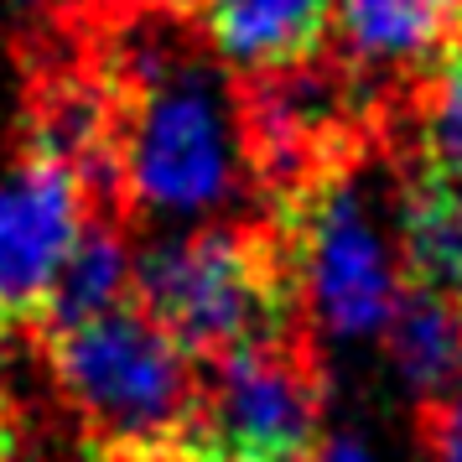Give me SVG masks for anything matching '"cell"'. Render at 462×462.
I'll list each match as a JSON object with an SVG mask.
<instances>
[{"label": "cell", "instance_id": "cell-1", "mask_svg": "<svg viewBox=\"0 0 462 462\" xmlns=\"http://www.w3.org/2000/svg\"><path fill=\"white\" fill-rule=\"evenodd\" d=\"M115 94V188L151 224L203 229L250 188L245 105L192 11L125 16L105 58Z\"/></svg>", "mask_w": 462, "mask_h": 462}, {"label": "cell", "instance_id": "cell-2", "mask_svg": "<svg viewBox=\"0 0 462 462\" xmlns=\"http://www.w3.org/2000/svg\"><path fill=\"white\" fill-rule=\"evenodd\" d=\"M135 307L192 358L286 337L291 286L245 224L171 229L135 254Z\"/></svg>", "mask_w": 462, "mask_h": 462}, {"label": "cell", "instance_id": "cell-3", "mask_svg": "<svg viewBox=\"0 0 462 462\" xmlns=\"http://www.w3.org/2000/svg\"><path fill=\"white\" fill-rule=\"evenodd\" d=\"M52 374L99 441L130 457L171 452L198 405L192 354L141 307L52 333Z\"/></svg>", "mask_w": 462, "mask_h": 462}, {"label": "cell", "instance_id": "cell-4", "mask_svg": "<svg viewBox=\"0 0 462 462\" xmlns=\"http://www.w3.org/2000/svg\"><path fill=\"white\" fill-rule=\"evenodd\" d=\"M291 275L322 333L384 337L405 296L400 234L379 224L348 171H322L291 198Z\"/></svg>", "mask_w": 462, "mask_h": 462}, {"label": "cell", "instance_id": "cell-5", "mask_svg": "<svg viewBox=\"0 0 462 462\" xmlns=\"http://www.w3.org/2000/svg\"><path fill=\"white\" fill-rule=\"evenodd\" d=\"M322 379L291 337L213 358L182 431V462H312L322 447Z\"/></svg>", "mask_w": 462, "mask_h": 462}, {"label": "cell", "instance_id": "cell-6", "mask_svg": "<svg viewBox=\"0 0 462 462\" xmlns=\"http://www.w3.org/2000/svg\"><path fill=\"white\" fill-rule=\"evenodd\" d=\"M88 229V182L52 156L0 171V328L47 312L73 245Z\"/></svg>", "mask_w": 462, "mask_h": 462}, {"label": "cell", "instance_id": "cell-7", "mask_svg": "<svg viewBox=\"0 0 462 462\" xmlns=\"http://www.w3.org/2000/svg\"><path fill=\"white\" fill-rule=\"evenodd\" d=\"M192 22L218 63L260 79L322 58L333 0H198Z\"/></svg>", "mask_w": 462, "mask_h": 462}, {"label": "cell", "instance_id": "cell-8", "mask_svg": "<svg viewBox=\"0 0 462 462\" xmlns=\"http://www.w3.org/2000/svg\"><path fill=\"white\" fill-rule=\"evenodd\" d=\"M333 32L354 68L416 73L462 47V0H333Z\"/></svg>", "mask_w": 462, "mask_h": 462}, {"label": "cell", "instance_id": "cell-9", "mask_svg": "<svg viewBox=\"0 0 462 462\" xmlns=\"http://www.w3.org/2000/svg\"><path fill=\"white\" fill-rule=\"evenodd\" d=\"M384 348L400 384L420 400H447L462 384V301L426 286H405L384 328Z\"/></svg>", "mask_w": 462, "mask_h": 462}, {"label": "cell", "instance_id": "cell-10", "mask_svg": "<svg viewBox=\"0 0 462 462\" xmlns=\"http://www.w3.org/2000/svg\"><path fill=\"white\" fill-rule=\"evenodd\" d=\"M400 260L411 286L462 301V182L437 171L416 177L400 198Z\"/></svg>", "mask_w": 462, "mask_h": 462}, {"label": "cell", "instance_id": "cell-11", "mask_svg": "<svg viewBox=\"0 0 462 462\" xmlns=\"http://www.w3.org/2000/svg\"><path fill=\"white\" fill-rule=\"evenodd\" d=\"M130 296H135V250H130V239L105 218H88L84 239L73 245L63 275L52 286V301H47L52 333L94 322L105 312H120V307H130Z\"/></svg>", "mask_w": 462, "mask_h": 462}, {"label": "cell", "instance_id": "cell-12", "mask_svg": "<svg viewBox=\"0 0 462 462\" xmlns=\"http://www.w3.org/2000/svg\"><path fill=\"white\" fill-rule=\"evenodd\" d=\"M420 146L426 171L462 182V47L447 52L420 88Z\"/></svg>", "mask_w": 462, "mask_h": 462}, {"label": "cell", "instance_id": "cell-13", "mask_svg": "<svg viewBox=\"0 0 462 462\" xmlns=\"http://www.w3.org/2000/svg\"><path fill=\"white\" fill-rule=\"evenodd\" d=\"M431 462H462V384L431 405Z\"/></svg>", "mask_w": 462, "mask_h": 462}, {"label": "cell", "instance_id": "cell-14", "mask_svg": "<svg viewBox=\"0 0 462 462\" xmlns=\"http://www.w3.org/2000/svg\"><path fill=\"white\" fill-rule=\"evenodd\" d=\"M312 462H374V452H369V441L364 437H328L322 447H317V457Z\"/></svg>", "mask_w": 462, "mask_h": 462}, {"label": "cell", "instance_id": "cell-15", "mask_svg": "<svg viewBox=\"0 0 462 462\" xmlns=\"http://www.w3.org/2000/svg\"><path fill=\"white\" fill-rule=\"evenodd\" d=\"M105 5L120 16H141V11H192L198 0H105Z\"/></svg>", "mask_w": 462, "mask_h": 462}, {"label": "cell", "instance_id": "cell-16", "mask_svg": "<svg viewBox=\"0 0 462 462\" xmlns=\"http://www.w3.org/2000/svg\"><path fill=\"white\" fill-rule=\"evenodd\" d=\"M16 5H26V11H42V5H58V0H16Z\"/></svg>", "mask_w": 462, "mask_h": 462}]
</instances>
